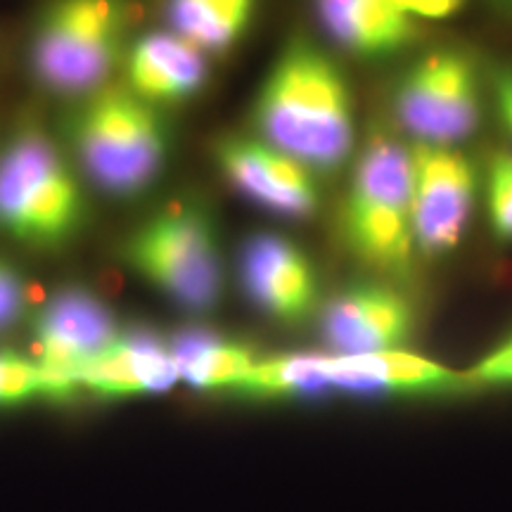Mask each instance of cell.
<instances>
[{
    "instance_id": "1",
    "label": "cell",
    "mask_w": 512,
    "mask_h": 512,
    "mask_svg": "<svg viewBox=\"0 0 512 512\" xmlns=\"http://www.w3.org/2000/svg\"><path fill=\"white\" fill-rule=\"evenodd\" d=\"M252 119L259 140L313 176L337 174L354 155L351 86L339 64L309 38H294L273 62Z\"/></svg>"
},
{
    "instance_id": "2",
    "label": "cell",
    "mask_w": 512,
    "mask_h": 512,
    "mask_svg": "<svg viewBox=\"0 0 512 512\" xmlns=\"http://www.w3.org/2000/svg\"><path fill=\"white\" fill-rule=\"evenodd\" d=\"M344 240L370 271L403 278L415 259L413 152L387 131H373L351 174L342 214Z\"/></svg>"
},
{
    "instance_id": "3",
    "label": "cell",
    "mask_w": 512,
    "mask_h": 512,
    "mask_svg": "<svg viewBox=\"0 0 512 512\" xmlns=\"http://www.w3.org/2000/svg\"><path fill=\"white\" fill-rule=\"evenodd\" d=\"M74 150L88 178L110 195L150 188L166 162V131L131 88H98L74 117Z\"/></svg>"
},
{
    "instance_id": "4",
    "label": "cell",
    "mask_w": 512,
    "mask_h": 512,
    "mask_svg": "<svg viewBox=\"0 0 512 512\" xmlns=\"http://www.w3.org/2000/svg\"><path fill=\"white\" fill-rule=\"evenodd\" d=\"M83 195L60 150L38 131L0 152V228L34 247H57L79 230Z\"/></svg>"
},
{
    "instance_id": "5",
    "label": "cell",
    "mask_w": 512,
    "mask_h": 512,
    "mask_svg": "<svg viewBox=\"0 0 512 512\" xmlns=\"http://www.w3.org/2000/svg\"><path fill=\"white\" fill-rule=\"evenodd\" d=\"M124 46L119 0H55L34 41V69L57 93H93L105 83Z\"/></svg>"
},
{
    "instance_id": "6",
    "label": "cell",
    "mask_w": 512,
    "mask_h": 512,
    "mask_svg": "<svg viewBox=\"0 0 512 512\" xmlns=\"http://www.w3.org/2000/svg\"><path fill=\"white\" fill-rule=\"evenodd\" d=\"M126 259L143 278L190 311H209L223 294V264L209 219L171 209L131 235Z\"/></svg>"
},
{
    "instance_id": "7",
    "label": "cell",
    "mask_w": 512,
    "mask_h": 512,
    "mask_svg": "<svg viewBox=\"0 0 512 512\" xmlns=\"http://www.w3.org/2000/svg\"><path fill=\"white\" fill-rule=\"evenodd\" d=\"M394 112L413 143L453 147L482 121V86L470 55L434 50L401 74Z\"/></svg>"
},
{
    "instance_id": "8",
    "label": "cell",
    "mask_w": 512,
    "mask_h": 512,
    "mask_svg": "<svg viewBox=\"0 0 512 512\" xmlns=\"http://www.w3.org/2000/svg\"><path fill=\"white\" fill-rule=\"evenodd\" d=\"M411 152L415 252L437 259L463 240L475 207L477 176L456 147L413 143Z\"/></svg>"
},
{
    "instance_id": "9",
    "label": "cell",
    "mask_w": 512,
    "mask_h": 512,
    "mask_svg": "<svg viewBox=\"0 0 512 512\" xmlns=\"http://www.w3.org/2000/svg\"><path fill=\"white\" fill-rule=\"evenodd\" d=\"M325 342L337 356L406 349L418 328L413 299L389 283L347 287L320 311Z\"/></svg>"
},
{
    "instance_id": "10",
    "label": "cell",
    "mask_w": 512,
    "mask_h": 512,
    "mask_svg": "<svg viewBox=\"0 0 512 512\" xmlns=\"http://www.w3.org/2000/svg\"><path fill=\"white\" fill-rule=\"evenodd\" d=\"M216 164L228 183L271 214L309 219L318 209L316 176L259 138L230 136L216 145Z\"/></svg>"
},
{
    "instance_id": "11",
    "label": "cell",
    "mask_w": 512,
    "mask_h": 512,
    "mask_svg": "<svg viewBox=\"0 0 512 512\" xmlns=\"http://www.w3.org/2000/svg\"><path fill=\"white\" fill-rule=\"evenodd\" d=\"M242 283L249 299L283 325H302L320 306L318 273L302 247L283 235L261 233L242 252Z\"/></svg>"
},
{
    "instance_id": "12",
    "label": "cell",
    "mask_w": 512,
    "mask_h": 512,
    "mask_svg": "<svg viewBox=\"0 0 512 512\" xmlns=\"http://www.w3.org/2000/svg\"><path fill=\"white\" fill-rule=\"evenodd\" d=\"M323 370L332 389L361 396L439 399V396H460L477 389L467 373H456L406 349L361 356L323 354Z\"/></svg>"
},
{
    "instance_id": "13",
    "label": "cell",
    "mask_w": 512,
    "mask_h": 512,
    "mask_svg": "<svg viewBox=\"0 0 512 512\" xmlns=\"http://www.w3.org/2000/svg\"><path fill=\"white\" fill-rule=\"evenodd\" d=\"M117 339L110 311L83 290L57 294L36 320L38 363L79 382L81 368Z\"/></svg>"
},
{
    "instance_id": "14",
    "label": "cell",
    "mask_w": 512,
    "mask_h": 512,
    "mask_svg": "<svg viewBox=\"0 0 512 512\" xmlns=\"http://www.w3.org/2000/svg\"><path fill=\"white\" fill-rule=\"evenodd\" d=\"M325 34L363 60H387L413 46L418 27L392 0H313Z\"/></svg>"
},
{
    "instance_id": "15",
    "label": "cell",
    "mask_w": 512,
    "mask_h": 512,
    "mask_svg": "<svg viewBox=\"0 0 512 512\" xmlns=\"http://www.w3.org/2000/svg\"><path fill=\"white\" fill-rule=\"evenodd\" d=\"M176 380L178 366L171 347L145 332L117 337L79 373V384L102 396L166 392Z\"/></svg>"
},
{
    "instance_id": "16",
    "label": "cell",
    "mask_w": 512,
    "mask_h": 512,
    "mask_svg": "<svg viewBox=\"0 0 512 512\" xmlns=\"http://www.w3.org/2000/svg\"><path fill=\"white\" fill-rule=\"evenodd\" d=\"M128 88L147 102H178L207 81L202 50L174 31H155L133 43L126 60Z\"/></svg>"
},
{
    "instance_id": "17",
    "label": "cell",
    "mask_w": 512,
    "mask_h": 512,
    "mask_svg": "<svg viewBox=\"0 0 512 512\" xmlns=\"http://www.w3.org/2000/svg\"><path fill=\"white\" fill-rule=\"evenodd\" d=\"M178 377L197 389L235 392L259 358L245 344L230 342L207 330H188L171 344Z\"/></svg>"
},
{
    "instance_id": "18",
    "label": "cell",
    "mask_w": 512,
    "mask_h": 512,
    "mask_svg": "<svg viewBox=\"0 0 512 512\" xmlns=\"http://www.w3.org/2000/svg\"><path fill=\"white\" fill-rule=\"evenodd\" d=\"M256 0H169L171 31L202 53H223L245 34Z\"/></svg>"
},
{
    "instance_id": "19",
    "label": "cell",
    "mask_w": 512,
    "mask_h": 512,
    "mask_svg": "<svg viewBox=\"0 0 512 512\" xmlns=\"http://www.w3.org/2000/svg\"><path fill=\"white\" fill-rule=\"evenodd\" d=\"M332 392L323 370V354H287L256 361L235 394L259 399L320 396Z\"/></svg>"
},
{
    "instance_id": "20",
    "label": "cell",
    "mask_w": 512,
    "mask_h": 512,
    "mask_svg": "<svg viewBox=\"0 0 512 512\" xmlns=\"http://www.w3.org/2000/svg\"><path fill=\"white\" fill-rule=\"evenodd\" d=\"M486 216L496 240L512 242V152H496L486 164Z\"/></svg>"
},
{
    "instance_id": "21",
    "label": "cell",
    "mask_w": 512,
    "mask_h": 512,
    "mask_svg": "<svg viewBox=\"0 0 512 512\" xmlns=\"http://www.w3.org/2000/svg\"><path fill=\"white\" fill-rule=\"evenodd\" d=\"M38 394V366L17 354H0V403L27 401Z\"/></svg>"
},
{
    "instance_id": "22",
    "label": "cell",
    "mask_w": 512,
    "mask_h": 512,
    "mask_svg": "<svg viewBox=\"0 0 512 512\" xmlns=\"http://www.w3.org/2000/svg\"><path fill=\"white\" fill-rule=\"evenodd\" d=\"M479 387H512V337L486 354L475 368L467 373Z\"/></svg>"
},
{
    "instance_id": "23",
    "label": "cell",
    "mask_w": 512,
    "mask_h": 512,
    "mask_svg": "<svg viewBox=\"0 0 512 512\" xmlns=\"http://www.w3.org/2000/svg\"><path fill=\"white\" fill-rule=\"evenodd\" d=\"M24 304V287L19 275L0 261V328H8Z\"/></svg>"
},
{
    "instance_id": "24",
    "label": "cell",
    "mask_w": 512,
    "mask_h": 512,
    "mask_svg": "<svg viewBox=\"0 0 512 512\" xmlns=\"http://www.w3.org/2000/svg\"><path fill=\"white\" fill-rule=\"evenodd\" d=\"M411 19H446L458 15L467 0H392Z\"/></svg>"
},
{
    "instance_id": "25",
    "label": "cell",
    "mask_w": 512,
    "mask_h": 512,
    "mask_svg": "<svg viewBox=\"0 0 512 512\" xmlns=\"http://www.w3.org/2000/svg\"><path fill=\"white\" fill-rule=\"evenodd\" d=\"M494 93L498 117H501L505 131L512 136V67H498L494 74Z\"/></svg>"
}]
</instances>
